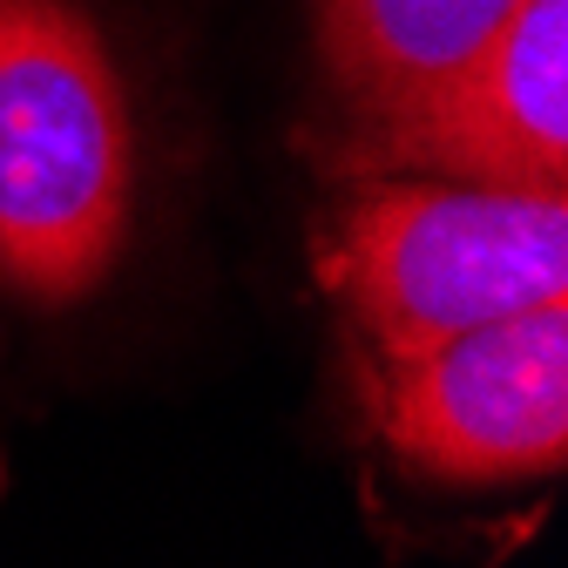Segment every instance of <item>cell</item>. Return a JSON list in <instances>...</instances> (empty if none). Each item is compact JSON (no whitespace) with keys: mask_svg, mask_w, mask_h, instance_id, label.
Instances as JSON below:
<instances>
[{"mask_svg":"<svg viewBox=\"0 0 568 568\" xmlns=\"http://www.w3.org/2000/svg\"><path fill=\"white\" fill-rule=\"evenodd\" d=\"M176 142L109 0H0V318L82 338L170 244Z\"/></svg>","mask_w":568,"mask_h":568,"instance_id":"1","label":"cell"},{"mask_svg":"<svg viewBox=\"0 0 568 568\" xmlns=\"http://www.w3.org/2000/svg\"><path fill=\"white\" fill-rule=\"evenodd\" d=\"M298 150L325 183L447 176L568 196V0H515V14L419 95L359 122H312Z\"/></svg>","mask_w":568,"mask_h":568,"instance_id":"4","label":"cell"},{"mask_svg":"<svg viewBox=\"0 0 568 568\" xmlns=\"http://www.w3.org/2000/svg\"><path fill=\"white\" fill-rule=\"evenodd\" d=\"M0 359H8V325H0Z\"/></svg>","mask_w":568,"mask_h":568,"instance_id":"6","label":"cell"},{"mask_svg":"<svg viewBox=\"0 0 568 568\" xmlns=\"http://www.w3.org/2000/svg\"><path fill=\"white\" fill-rule=\"evenodd\" d=\"M338 359H406L568 298V196L447 176H338L305 237Z\"/></svg>","mask_w":568,"mask_h":568,"instance_id":"2","label":"cell"},{"mask_svg":"<svg viewBox=\"0 0 568 568\" xmlns=\"http://www.w3.org/2000/svg\"><path fill=\"white\" fill-rule=\"evenodd\" d=\"M515 0H312L318 122H359L467 61Z\"/></svg>","mask_w":568,"mask_h":568,"instance_id":"5","label":"cell"},{"mask_svg":"<svg viewBox=\"0 0 568 568\" xmlns=\"http://www.w3.org/2000/svg\"><path fill=\"white\" fill-rule=\"evenodd\" d=\"M366 454L426 494H515L568 467V298L419 345L345 359Z\"/></svg>","mask_w":568,"mask_h":568,"instance_id":"3","label":"cell"}]
</instances>
